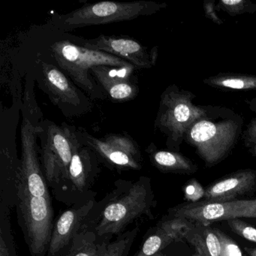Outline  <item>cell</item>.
<instances>
[{
    "mask_svg": "<svg viewBox=\"0 0 256 256\" xmlns=\"http://www.w3.org/2000/svg\"><path fill=\"white\" fill-rule=\"evenodd\" d=\"M86 134L85 143L109 167L118 170H140V148L131 138L122 134H107L103 139Z\"/></svg>",
    "mask_w": 256,
    "mask_h": 256,
    "instance_id": "obj_11",
    "label": "cell"
},
{
    "mask_svg": "<svg viewBox=\"0 0 256 256\" xmlns=\"http://www.w3.org/2000/svg\"><path fill=\"white\" fill-rule=\"evenodd\" d=\"M134 68V66H96L92 68L91 73L113 101L124 102L136 98L138 94V88L130 79Z\"/></svg>",
    "mask_w": 256,
    "mask_h": 256,
    "instance_id": "obj_15",
    "label": "cell"
},
{
    "mask_svg": "<svg viewBox=\"0 0 256 256\" xmlns=\"http://www.w3.org/2000/svg\"><path fill=\"white\" fill-rule=\"evenodd\" d=\"M256 193V170L242 169L226 175L204 188V200L229 202L252 197Z\"/></svg>",
    "mask_w": 256,
    "mask_h": 256,
    "instance_id": "obj_14",
    "label": "cell"
},
{
    "mask_svg": "<svg viewBox=\"0 0 256 256\" xmlns=\"http://www.w3.org/2000/svg\"><path fill=\"white\" fill-rule=\"evenodd\" d=\"M248 150V152H250V154H251L252 156H256V140Z\"/></svg>",
    "mask_w": 256,
    "mask_h": 256,
    "instance_id": "obj_31",
    "label": "cell"
},
{
    "mask_svg": "<svg viewBox=\"0 0 256 256\" xmlns=\"http://www.w3.org/2000/svg\"><path fill=\"white\" fill-rule=\"evenodd\" d=\"M98 242L94 232L85 230L79 234L66 256H97Z\"/></svg>",
    "mask_w": 256,
    "mask_h": 256,
    "instance_id": "obj_23",
    "label": "cell"
},
{
    "mask_svg": "<svg viewBox=\"0 0 256 256\" xmlns=\"http://www.w3.org/2000/svg\"><path fill=\"white\" fill-rule=\"evenodd\" d=\"M248 106H250V110L256 113V97L250 100V102H248Z\"/></svg>",
    "mask_w": 256,
    "mask_h": 256,
    "instance_id": "obj_30",
    "label": "cell"
},
{
    "mask_svg": "<svg viewBox=\"0 0 256 256\" xmlns=\"http://www.w3.org/2000/svg\"><path fill=\"white\" fill-rule=\"evenodd\" d=\"M244 119L232 109L206 106L204 116L196 120L184 138L206 168L226 160L242 134Z\"/></svg>",
    "mask_w": 256,
    "mask_h": 256,
    "instance_id": "obj_2",
    "label": "cell"
},
{
    "mask_svg": "<svg viewBox=\"0 0 256 256\" xmlns=\"http://www.w3.org/2000/svg\"><path fill=\"white\" fill-rule=\"evenodd\" d=\"M174 242H178L176 238L158 222L148 230L144 241L134 256H154Z\"/></svg>",
    "mask_w": 256,
    "mask_h": 256,
    "instance_id": "obj_20",
    "label": "cell"
},
{
    "mask_svg": "<svg viewBox=\"0 0 256 256\" xmlns=\"http://www.w3.org/2000/svg\"><path fill=\"white\" fill-rule=\"evenodd\" d=\"M78 46L120 58L132 64L136 68H151L156 65L158 58L156 47L148 48L128 36L101 35L97 38L84 40Z\"/></svg>",
    "mask_w": 256,
    "mask_h": 256,
    "instance_id": "obj_13",
    "label": "cell"
},
{
    "mask_svg": "<svg viewBox=\"0 0 256 256\" xmlns=\"http://www.w3.org/2000/svg\"><path fill=\"white\" fill-rule=\"evenodd\" d=\"M168 256L167 254H166V253L164 252V250H162V251L158 252H157L156 254H154V256Z\"/></svg>",
    "mask_w": 256,
    "mask_h": 256,
    "instance_id": "obj_32",
    "label": "cell"
},
{
    "mask_svg": "<svg viewBox=\"0 0 256 256\" xmlns=\"http://www.w3.org/2000/svg\"><path fill=\"white\" fill-rule=\"evenodd\" d=\"M244 256H256V246L244 247Z\"/></svg>",
    "mask_w": 256,
    "mask_h": 256,
    "instance_id": "obj_29",
    "label": "cell"
},
{
    "mask_svg": "<svg viewBox=\"0 0 256 256\" xmlns=\"http://www.w3.org/2000/svg\"><path fill=\"white\" fill-rule=\"evenodd\" d=\"M166 6L164 4L144 0L130 2L103 1L86 4L68 14L60 16L56 24L66 31L82 26L108 24L151 16Z\"/></svg>",
    "mask_w": 256,
    "mask_h": 256,
    "instance_id": "obj_4",
    "label": "cell"
},
{
    "mask_svg": "<svg viewBox=\"0 0 256 256\" xmlns=\"http://www.w3.org/2000/svg\"><path fill=\"white\" fill-rule=\"evenodd\" d=\"M96 156L89 148H76L66 178L53 192L56 200L72 206L96 198L91 190L100 172Z\"/></svg>",
    "mask_w": 256,
    "mask_h": 256,
    "instance_id": "obj_8",
    "label": "cell"
},
{
    "mask_svg": "<svg viewBox=\"0 0 256 256\" xmlns=\"http://www.w3.org/2000/svg\"><path fill=\"white\" fill-rule=\"evenodd\" d=\"M242 140L246 148H250L256 140V116L246 126V130L242 132Z\"/></svg>",
    "mask_w": 256,
    "mask_h": 256,
    "instance_id": "obj_27",
    "label": "cell"
},
{
    "mask_svg": "<svg viewBox=\"0 0 256 256\" xmlns=\"http://www.w3.org/2000/svg\"><path fill=\"white\" fill-rule=\"evenodd\" d=\"M96 200L68 206L54 221L47 256H66L76 236L86 230V222Z\"/></svg>",
    "mask_w": 256,
    "mask_h": 256,
    "instance_id": "obj_12",
    "label": "cell"
},
{
    "mask_svg": "<svg viewBox=\"0 0 256 256\" xmlns=\"http://www.w3.org/2000/svg\"><path fill=\"white\" fill-rule=\"evenodd\" d=\"M42 128L24 120L22 128V158L20 160V185L32 196L50 199L38 155L37 138Z\"/></svg>",
    "mask_w": 256,
    "mask_h": 256,
    "instance_id": "obj_10",
    "label": "cell"
},
{
    "mask_svg": "<svg viewBox=\"0 0 256 256\" xmlns=\"http://www.w3.org/2000/svg\"><path fill=\"white\" fill-rule=\"evenodd\" d=\"M18 197V222L31 256H47L55 221L52 199L32 196L22 187Z\"/></svg>",
    "mask_w": 256,
    "mask_h": 256,
    "instance_id": "obj_5",
    "label": "cell"
},
{
    "mask_svg": "<svg viewBox=\"0 0 256 256\" xmlns=\"http://www.w3.org/2000/svg\"><path fill=\"white\" fill-rule=\"evenodd\" d=\"M50 50L60 68L90 92L95 91V85L90 77L91 70L94 67L134 66L120 58L78 46L68 40L54 43Z\"/></svg>",
    "mask_w": 256,
    "mask_h": 256,
    "instance_id": "obj_6",
    "label": "cell"
},
{
    "mask_svg": "<svg viewBox=\"0 0 256 256\" xmlns=\"http://www.w3.org/2000/svg\"><path fill=\"white\" fill-rule=\"evenodd\" d=\"M156 205L151 179L140 176L136 180H118L104 198L96 202L86 222V230L95 234L97 242H109L136 220L154 218Z\"/></svg>",
    "mask_w": 256,
    "mask_h": 256,
    "instance_id": "obj_1",
    "label": "cell"
},
{
    "mask_svg": "<svg viewBox=\"0 0 256 256\" xmlns=\"http://www.w3.org/2000/svg\"><path fill=\"white\" fill-rule=\"evenodd\" d=\"M196 97L175 84L168 86L162 94L155 125L166 136L170 150L179 152L187 130L206 114V106L193 103Z\"/></svg>",
    "mask_w": 256,
    "mask_h": 256,
    "instance_id": "obj_3",
    "label": "cell"
},
{
    "mask_svg": "<svg viewBox=\"0 0 256 256\" xmlns=\"http://www.w3.org/2000/svg\"><path fill=\"white\" fill-rule=\"evenodd\" d=\"M42 132V166L46 182L54 192L66 178L73 154L80 144L68 127L50 124Z\"/></svg>",
    "mask_w": 256,
    "mask_h": 256,
    "instance_id": "obj_7",
    "label": "cell"
},
{
    "mask_svg": "<svg viewBox=\"0 0 256 256\" xmlns=\"http://www.w3.org/2000/svg\"><path fill=\"white\" fill-rule=\"evenodd\" d=\"M203 83L222 90H256V76L220 73L206 78Z\"/></svg>",
    "mask_w": 256,
    "mask_h": 256,
    "instance_id": "obj_19",
    "label": "cell"
},
{
    "mask_svg": "<svg viewBox=\"0 0 256 256\" xmlns=\"http://www.w3.org/2000/svg\"><path fill=\"white\" fill-rule=\"evenodd\" d=\"M184 240L194 246L202 256H221V244L210 224L192 221Z\"/></svg>",
    "mask_w": 256,
    "mask_h": 256,
    "instance_id": "obj_17",
    "label": "cell"
},
{
    "mask_svg": "<svg viewBox=\"0 0 256 256\" xmlns=\"http://www.w3.org/2000/svg\"><path fill=\"white\" fill-rule=\"evenodd\" d=\"M229 228L233 233L248 242L256 245V228L242 218H235L226 221Z\"/></svg>",
    "mask_w": 256,
    "mask_h": 256,
    "instance_id": "obj_25",
    "label": "cell"
},
{
    "mask_svg": "<svg viewBox=\"0 0 256 256\" xmlns=\"http://www.w3.org/2000/svg\"><path fill=\"white\" fill-rule=\"evenodd\" d=\"M42 72L44 83L56 101L78 106L80 100L77 89L59 68L43 62Z\"/></svg>",
    "mask_w": 256,
    "mask_h": 256,
    "instance_id": "obj_16",
    "label": "cell"
},
{
    "mask_svg": "<svg viewBox=\"0 0 256 256\" xmlns=\"http://www.w3.org/2000/svg\"><path fill=\"white\" fill-rule=\"evenodd\" d=\"M151 162L160 172L164 173L193 174L198 168L190 158L179 152L172 150H156L150 154Z\"/></svg>",
    "mask_w": 256,
    "mask_h": 256,
    "instance_id": "obj_18",
    "label": "cell"
},
{
    "mask_svg": "<svg viewBox=\"0 0 256 256\" xmlns=\"http://www.w3.org/2000/svg\"><path fill=\"white\" fill-rule=\"evenodd\" d=\"M167 216L208 224L235 218L256 220V198L222 202H186L170 208Z\"/></svg>",
    "mask_w": 256,
    "mask_h": 256,
    "instance_id": "obj_9",
    "label": "cell"
},
{
    "mask_svg": "<svg viewBox=\"0 0 256 256\" xmlns=\"http://www.w3.org/2000/svg\"><path fill=\"white\" fill-rule=\"evenodd\" d=\"M221 244V256H244L240 246L230 236L217 228H214Z\"/></svg>",
    "mask_w": 256,
    "mask_h": 256,
    "instance_id": "obj_26",
    "label": "cell"
},
{
    "mask_svg": "<svg viewBox=\"0 0 256 256\" xmlns=\"http://www.w3.org/2000/svg\"><path fill=\"white\" fill-rule=\"evenodd\" d=\"M216 8L232 17L256 12V4L250 0H222L216 4Z\"/></svg>",
    "mask_w": 256,
    "mask_h": 256,
    "instance_id": "obj_24",
    "label": "cell"
},
{
    "mask_svg": "<svg viewBox=\"0 0 256 256\" xmlns=\"http://www.w3.org/2000/svg\"><path fill=\"white\" fill-rule=\"evenodd\" d=\"M139 230L138 226H136L116 236L114 241L98 244L97 256H128Z\"/></svg>",
    "mask_w": 256,
    "mask_h": 256,
    "instance_id": "obj_21",
    "label": "cell"
},
{
    "mask_svg": "<svg viewBox=\"0 0 256 256\" xmlns=\"http://www.w3.org/2000/svg\"><path fill=\"white\" fill-rule=\"evenodd\" d=\"M204 10L205 16L214 23L218 25H222L223 20L218 17L216 14L217 8L216 1L214 0H205L204 2Z\"/></svg>",
    "mask_w": 256,
    "mask_h": 256,
    "instance_id": "obj_28",
    "label": "cell"
},
{
    "mask_svg": "<svg viewBox=\"0 0 256 256\" xmlns=\"http://www.w3.org/2000/svg\"><path fill=\"white\" fill-rule=\"evenodd\" d=\"M0 256H18L12 234L10 211H0Z\"/></svg>",
    "mask_w": 256,
    "mask_h": 256,
    "instance_id": "obj_22",
    "label": "cell"
},
{
    "mask_svg": "<svg viewBox=\"0 0 256 256\" xmlns=\"http://www.w3.org/2000/svg\"><path fill=\"white\" fill-rule=\"evenodd\" d=\"M192 256H202V254L199 252L196 251V254H193Z\"/></svg>",
    "mask_w": 256,
    "mask_h": 256,
    "instance_id": "obj_33",
    "label": "cell"
}]
</instances>
